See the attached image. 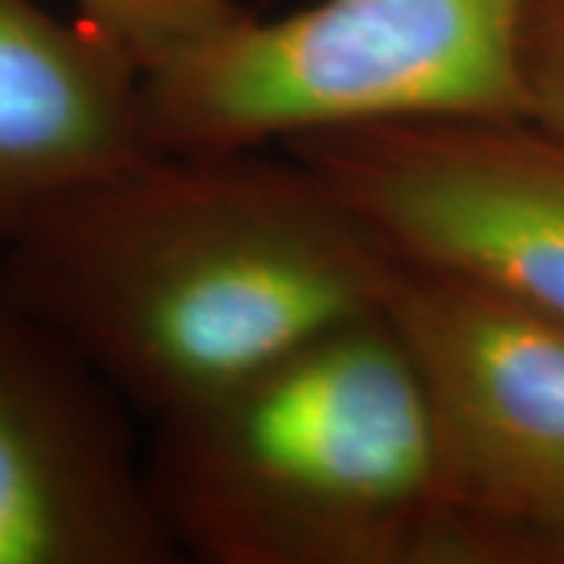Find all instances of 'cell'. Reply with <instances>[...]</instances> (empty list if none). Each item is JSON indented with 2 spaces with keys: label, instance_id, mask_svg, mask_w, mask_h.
I'll return each instance as SVG.
<instances>
[{
  "label": "cell",
  "instance_id": "cell-1",
  "mask_svg": "<svg viewBox=\"0 0 564 564\" xmlns=\"http://www.w3.org/2000/svg\"><path fill=\"white\" fill-rule=\"evenodd\" d=\"M0 267L135 414L161 423L383 311L399 258L282 148L166 154L0 236Z\"/></svg>",
  "mask_w": 564,
  "mask_h": 564
},
{
  "label": "cell",
  "instance_id": "cell-2",
  "mask_svg": "<svg viewBox=\"0 0 564 564\" xmlns=\"http://www.w3.org/2000/svg\"><path fill=\"white\" fill-rule=\"evenodd\" d=\"M148 477L180 558H448L452 514L436 430L386 307L151 423Z\"/></svg>",
  "mask_w": 564,
  "mask_h": 564
},
{
  "label": "cell",
  "instance_id": "cell-3",
  "mask_svg": "<svg viewBox=\"0 0 564 564\" xmlns=\"http://www.w3.org/2000/svg\"><path fill=\"white\" fill-rule=\"evenodd\" d=\"M530 0H317L144 76L158 151H261L417 117L527 120Z\"/></svg>",
  "mask_w": 564,
  "mask_h": 564
},
{
  "label": "cell",
  "instance_id": "cell-4",
  "mask_svg": "<svg viewBox=\"0 0 564 564\" xmlns=\"http://www.w3.org/2000/svg\"><path fill=\"white\" fill-rule=\"evenodd\" d=\"M436 430L445 564H543L564 543V321L399 261L386 299Z\"/></svg>",
  "mask_w": 564,
  "mask_h": 564
},
{
  "label": "cell",
  "instance_id": "cell-5",
  "mask_svg": "<svg viewBox=\"0 0 564 564\" xmlns=\"http://www.w3.org/2000/svg\"><path fill=\"white\" fill-rule=\"evenodd\" d=\"M399 261L492 285L564 321V139L530 120L417 117L282 144Z\"/></svg>",
  "mask_w": 564,
  "mask_h": 564
},
{
  "label": "cell",
  "instance_id": "cell-6",
  "mask_svg": "<svg viewBox=\"0 0 564 564\" xmlns=\"http://www.w3.org/2000/svg\"><path fill=\"white\" fill-rule=\"evenodd\" d=\"M129 404L0 267V564H170Z\"/></svg>",
  "mask_w": 564,
  "mask_h": 564
},
{
  "label": "cell",
  "instance_id": "cell-7",
  "mask_svg": "<svg viewBox=\"0 0 564 564\" xmlns=\"http://www.w3.org/2000/svg\"><path fill=\"white\" fill-rule=\"evenodd\" d=\"M154 154L139 66L85 22L0 0V236Z\"/></svg>",
  "mask_w": 564,
  "mask_h": 564
},
{
  "label": "cell",
  "instance_id": "cell-8",
  "mask_svg": "<svg viewBox=\"0 0 564 564\" xmlns=\"http://www.w3.org/2000/svg\"><path fill=\"white\" fill-rule=\"evenodd\" d=\"M76 20L95 29L151 76L198 51L248 17L239 0H73Z\"/></svg>",
  "mask_w": 564,
  "mask_h": 564
},
{
  "label": "cell",
  "instance_id": "cell-9",
  "mask_svg": "<svg viewBox=\"0 0 564 564\" xmlns=\"http://www.w3.org/2000/svg\"><path fill=\"white\" fill-rule=\"evenodd\" d=\"M527 120L564 139V0H530L521 35Z\"/></svg>",
  "mask_w": 564,
  "mask_h": 564
},
{
  "label": "cell",
  "instance_id": "cell-10",
  "mask_svg": "<svg viewBox=\"0 0 564 564\" xmlns=\"http://www.w3.org/2000/svg\"><path fill=\"white\" fill-rule=\"evenodd\" d=\"M543 564H564V543H558L549 555H545Z\"/></svg>",
  "mask_w": 564,
  "mask_h": 564
}]
</instances>
